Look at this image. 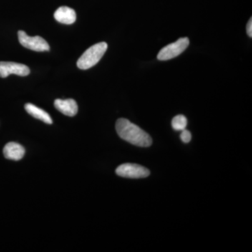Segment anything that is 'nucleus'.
Listing matches in <instances>:
<instances>
[{"label":"nucleus","mask_w":252,"mask_h":252,"mask_svg":"<svg viewBox=\"0 0 252 252\" xmlns=\"http://www.w3.org/2000/svg\"><path fill=\"white\" fill-rule=\"evenodd\" d=\"M180 138L184 143H189L191 140V133H190V131L185 129V130H182V132H181Z\"/></svg>","instance_id":"12"},{"label":"nucleus","mask_w":252,"mask_h":252,"mask_svg":"<svg viewBox=\"0 0 252 252\" xmlns=\"http://www.w3.org/2000/svg\"><path fill=\"white\" fill-rule=\"evenodd\" d=\"M108 45L106 42H99L89 48L77 61V67L81 69H90L100 61L105 54Z\"/></svg>","instance_id":"2"},{"label":"nucleus","mask_w":252,"mask_h":252,"mask_svg":"<svg viewBox=\"0 0 252 252\" xmlns=\"http://www.w3.org/2000/svg\"><path fill=\"white\" fill-rule=\"evenodd\" d=\"M116 130L121 138L140 147H149L152 145V139L147 132L126 119H118Z\"/></svg>","instance_id":"1"},{"label":"nucleus","mask_w":252,"mask_h":252,"mask_svg":"<svg viewBox=\"0 0 252 252\" xmlns=\"http://www.w3.org/2000/svg\"><path fill=\"white\" fill-rule=\"evenodd\" d=\"M31 72L26 64L14 62H0V77L6 78L10 74L26 77Z\"/></svg>","instance_id":"6"},{"label":"nucleus","mask_w":252,"mask_h":252,"mask_svg":"<svg viewBox=\"0 0 252 252\" xmlns=\"http://www.w3.org/2000/svg\"><path fill=\"white\" fill-rule=\"evenodd\" d=\"M247 33L250 37H252V19L250 18L247 25Z\"/></svg>","instance_id":"13"},{"label":"nucleus","mask_w":252,"mask_h":252,"mask_svg":"<svg viewBox=\"0 0 252 252\" xmlns=\"http://www.w3.org/2000/svg\"><path fill=\"white\" fill-rule=\"evenodd\" d=\"M189 45V39L188 37L180 38L175 42L172 43L162 48L157 56L159 61H168L182 54Z\"/></svg>","instance_id":"3"},{"label":"nucleus","mask_w":252,"mask_h":252,"mask_svg":"<svg viewBox=\"0 0 252 252\" xmlns=\"http://www.w3.org/2000/svg\"><path fill=\"white\" fill-rule=\"evenodd\" d=\"M4 157L9 160H19L24 157L26 150L21 144L16 142H9L3 149Z\"/></svg>","instance_id":"8"},{"label":"nucleus","mask_w":252,"mask_h":252,"mask_svg":"<svg viewBox=\"0 0 252 252\" xmlns=\"http://www.w3.org/2000/svg\"><path fill=\"white\" fill-rule=\"evenodd\" d=\"M25 109H26V112L30 114V115L32 116L33 117L36 118V119H39L41 122L46 123L47 124H52L53 120L51 117H50L49 114L45 111L43 110L42 109L39 108L36 106L31 103H27L25 105Z\"/></svg>","instance_id":"10"},{"label":"nucleus","mask_w":252,"mask_h":252,"mask_svg":"<svg viewBox=\"0 0 252 252\" xmlns=\"http://www.w3.org/2000/svg\"><path fill=\"white\" fill-rule=\"evenodd\" d=\"M18 36L21 45L26 49L38 52L49 51V44L41 36H30L26 34V32L23 31H18Z\"/></svg>","instance_id":"4"},{"label":"nucleus","mask_w":252,"mask_h":252,"mask_svg":"<svg viewBox=\"0 0 252 252\" xmlns=\"http://www.w3.org/2000/svg\"><path fill=\"white\" fill-rule=\"evenodd\" d=\"M54 106L60 112L68 117H74L78 112L77 102L73 99H56Z\"/></svg>","instance_id":"7"},{"label":"nucleus","mask_w":252,"mask_h":252,"mask_svg":"<svg viewBox=\"0 0 252 252\" xmlns=\"http://www.w3.org/2000/svg\"><path fill=\"white\" fill-rule=\"evenodd\" d=\"M188 121L187 117L184 115H177L173 118L172 121V126L174 130L182 131L187 127Z\"/></svg>","instance_id":"11"},{"label":"nucleus","mask_w":252,"mask_h":252,"mask_svg":"<svg viewBox=\"0 0 252 252\" xmlns=\"http://www.w3.org/2000/svg\"><path fill=\"white\" fill-rule=\"evenodd\" d=\"M117 175L125 178H145L150 175V171L142 165L134 163H125L119 165L116 170Z\"/></svg>","instance_id":"5"},{"label":"nucleus","mask_w":252,"mask_h":252,"mask_svg":"<svg viewBox=\"0 0 252 252\" xmlns=\"http://www.w3.org/2000/svg\"><path fill=\"white\" fill-rule=\"evenodd\" d=\"M54 18L58 22L63 24L71 25L77 19L75 11L67 6H61L56 10Z\"/></svg>","instance_id":"9"}]
</instances>
